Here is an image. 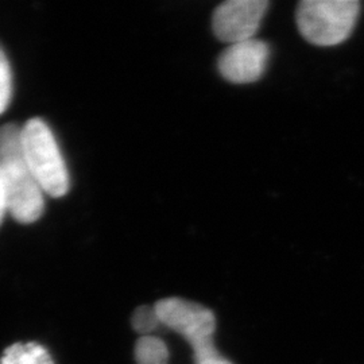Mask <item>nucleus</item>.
<instances>
[{
  "mask_svg": "<svg viewBox=\"0 0 364 364\" xmlns=\"http://www.w3.org/2000/svg\"><path fill=\"white\" fill-rule=\"evenodd\" d=\"M6 213H7V201H6L4 188L1 185V181H0V224H1V221L4 219Z\"/></svg>",
  "mask_w": 364,
  "mask_h": 364,
  "instance_id": "f8f14e48",
  "label": "nucleus"
},
{
  "mask_svg": "<svg viewBox=\"0 0 364 364\" xmlns=\"http://www.w3.org/2000/svg\"><path fill=\"white\" fill-rule=\"evenodd\" d=\"M272 48L263 39L252 38L227 46L218 60L221 77L232 84H252L264 76Z\"/></svg>",
  "mask_w": 364,
  "mask_h": 364,
  "instance_id": "423d86ee",
  "label": "nucleus"
},
{
  "mask_svg": "<svg viewBox=\"0 0 364 364\" xmlns=\"http://www.w3.org/2000/svg\"><path fill=\"white\" fill-rule=\"evenodd\" d=\"M131 324L135 332H138L142 336H149L153 331H156V326L161 323L158 320L154 306L142 305L135 309L131 318Z\"/></svg>",
  "mask_w": 364,
  "mask_h": 364,
  "instance_id": "1a4fd4ad",
  "label": "nucleus"
},
{
  "mask_svg": "<svg viewBox=\"0 0 364 364\" xmlns=\"http://www.w3.org/2000/svg\"><path fill=\"white\" fill-rule=\"evenodd\" d=\"M134 356L136 364H168L169 348L162 338L141 336L135 343Z\"/></svg>",
  "mask_w": 364,
  "mask_h": 364,
  "instance_id": "6e6552de",
  "label": "nucleus"
},
{
  "mask_svg": "<svg viewBox=\"0 0 364 364\" xmlns=\"http://www.w3.org/2000/svg\"><path fill=\"white\" fill-rule=\"evenodd\" d=\"M154 309L161 324L177 332L189 343L195 363L220 353L213 343L216 317L210 309L178 297L159 299Z\"/></svg>",
  "mask_w": 364,
  "mask_h": 364,
  "instance_id": "20e7f679",
  "label": "nucleus"
},
{
  "mask_svg": "<svg viewBox=\"0 0 364 364\" xmlns=\"http://www.w3.org/2000/svg\"><path fill=\"white\" fill-rule=\"evenodd\" d=\"M13 96V73L4 52L0 48V115L10 105Z\"/></svg>",
  "mask_w": 364,
  "mask_h": 364,
  "instance_id": "9d476101",
  "label": "nucleus"
},
{
  "mask_svg": "<svg viewBox=\"0 0 364 364\" xmlns=\"http://www.w3.org/2000/svg\"><path fill=\"white\" fill-rule=\"evenodd\" d=\"M195 364H234L232 362H230L228 359H225L221 353L219 355H216V356H210V358H207V359H204V360H200V362H197Z\"/></svg>",
  "mask_w": 364,
  "mask_h": 364,
  "instance_id": "9b49d317",
  "label": "nucleus"
},
{
  "mask_svg": "<svg viewBox=\"0 0 364 364\" xmlns=\"http://www.w3.org/2000/svg\"><path fill=\"white\" fill-rule=\"evenodd\" d=\"M0 364H54L52 355L38 343H15L7 347Z\"/></svg>",
  "mask_w": 364,
  "mask_h": 364,
  "instance_id": "0eeeda50",
  "label": "nucleus"
},
{
  "mask_svg": "<svg viewBox=\"0 0 364 364\" xmlns=\"http://www.w3.org/2000/svg\"><path fill=\"white\" fill-rule=\"evenodd\" d=\"M360 11L359 0H301L296 25L301 37L314 46H338L351 37Z\"/></svg>",
  "mask_w": 364,
  "mask_h": 364,
  "instance_id": "f03ea898",
  "label": "nucleus"
},
{
  "mask_svg": "<svg viewBox=\"0 0 364 364\" xmlns=\"http://www.w3.org/2000/svg\"><path fill=\"white\" fill-rule=\"evenodd\" d=\"M21 144L27 165L43 193L55 198L65 196L70 186L69 171L46 122L41 117L27 120L21 127Z\"/></svg>",
  "mask_w": 364,
  "mask_h": 364,
  "instance_id": "7ed1b4c3",
  "label": "nucleus"
},
{
  "mask_svg": "<svg viewBox=\"0 0 364 364\" xmlns=\"http://www.w3.org/2000/svg\"><path fill=\"white\" fill-rule=\"evenodd\" d=\"M269 6V0H227L221 3L212 15L216 38L230 45L255 38Z\"/></svg>",
  "mask_w": 364,
  "mask_h": 364,
  "instance_id": "39448f33",
  "label": "nucleus"
},
{
  "mask_svg": "<svg viewBox=\"0 0 364 364\" xmlns=\"http://www.w3.org/2000/svg\"><path fill=\"white\" fill-rule=\"evenodd\" d=\"M0 181L7 212L22 224L41 219L45 209L43 191L27 165L21 144V127L7 123L0 127Z\"/></svg>",
  "mask_w": 364,
  "mask_h": 364,
  "instance_id": "f257e3e1",
  "label": "nucleus"
}]
</instances>
